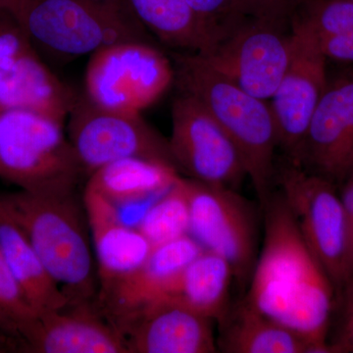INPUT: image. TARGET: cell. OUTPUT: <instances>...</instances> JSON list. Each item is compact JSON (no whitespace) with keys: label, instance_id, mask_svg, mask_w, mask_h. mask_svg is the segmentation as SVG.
<instances>
[{"label":"cell","instance_id":"cell-19","mask_svg":"<svg viewBox=\"0 0 353 353\" xmlns=\"http://www.w3.org/2000/svg\"><path fill=\"white\" fill-rule=\"evenodd\" d=\"M0 252L37 314L61 310L68 297L53 280L31 241L9 212L0 194Z\"/></svg>","mask_w":353,"mask_h":353},{"label":"cell","instance_id":"cell-29","mask_svg":"<svg viewBox=\"0 0 353 353\" xmlns=\"http://www.w3.org/2000/svg\"><path fill=\"white\" fill-rule=\"evenodd\" d=\"M316 41L326 58L341 61H353V32L323 37L316 39Z\"/></svg>","mask_w":353,"mask_h":353},{"label":"cell","instance_id":"cell-4","mask_svg":"<svg viewBox=\"0 0 353 353\" xmlns=\"http://www.w3.org/2000/svg\"><path fill=\"white\" fill-rule=\"evenodd\" d=\"M83 176L63 121L23 109L0 112L2 180L32 194H68Z\"/></svg>","mask_w":353,"mask_h":353},{"label":"cell","instance_id":"cell-30","mask_svg":"<svg viewBox=\"0 0 353 353\" xmlns=\"http://www.w3.org/2000/svg\"><path fill=\"white\" fill-rule=\"evenodd\" d=\"M341 199L345 208V219H347V246L345 279L347 283L353 280V172L350 174Z\"/></svg>","mask_w":353,"mask_h":353},{"label":"cell","instance_id":"cell-36","mask_svg":"<svg viewBox=\"0 0 353 353\" xmlns=\"http://www.w3.org/2000/svg\"><path fill=\"white\" fill-rule=\"evenodd\" d=\"M0 330H1V331L6 332V331H4L3 327H2L1 323H0ZM7 334H8V333H7Z\"/></svg>","mask_w":353,"mask_h":353},{"label":"cell","instance_id":"cell-9","mask_svg":"<svg viewBox=\"0 0 353 353\" xmlns=\"http://www.w3.org/2000/svg\"><path fill=\"white\" fill-rule=\"evenodd\" d=\"M78 97L44 63L17 16L0 8V112L23 109L64 122Z\"/></svg>","mask_w":353,"mask_h":353},{"label":"cell","instance_id":"cell-35","mask_svg":"<svg viewBox=\"0 0 353 353\" xmlns=\"http://www.w3.org/2000/svg\"><path fill=\"white\" fill-rule=\"evenodd\" d=\"M290 2H292V4H294V6L296 7L299 6V4H301V2L303 1V0H290Z\"/></svg>","mask_w":353,"mask_h":353},{"label":"cell","instance_id":"cell-5","mask_svg":"<svg viewBox=\"0 0 353 353\" xmlns=\"http://www.w3.org/2000/svg\"><path fill=\"white\" fill-rule=\"evenodd\" d=\"M21 25L39 50L77 58L125 41H146L145 29L128 4L94 0H24Z\"/></svg>","mask_w":353,"mask_h":353},{"label":"cell","instance_id":"cell-8","mask_svg":"<svg viewBox=\"0 0 353 353\" xmlns=\"http://www.w3.org/2000/svg\"><path fill=\"white\" fill-rule=\"evenodd\" d=\"M68 117V138L88 178L104 165L126 158L175 167L168 141L141 113L101 108L83 94L79 95Z\"/></svg>","mask_w":353,"mask_h":353},{"label":"cell","instance_id":"cell-23","mask_svg":"<svg viewBox=\"0 0 353 353\" xmlns=\"http://www.w3.org/2000/svg\"><path fill=\"white\" fill-rule=\"evenodd\" d=\"M233 279L227 260L204 250L188 265L162 299H173L220 323L232 306L230 287Z\"/></svg>","mask_w":353,"mask_h":353},{"label":"cell","instance_id":"cell-15","mask_svg":"<svg viewBox=\"0 0 353 353\" xmlns=\"http://www.w3.org/2000/svg\"><path fill=\"white\" fill-rule=\"evenodd\" d=\"M129 353L217 352L212 320L173 299L139 309L118 329Z\"/></svg>","mask_w":353,"mask_h":353},{"label":"cell","instance_id":"cell-22","mask_svg":"<svg viewBox=\"0 0 353 353\" xmlns=\"http://www.w3.org/2000/svg\"><path fill=\"white\" fill-rule=\"evenodd\" d=\"M145 29L161 43L189 53L208 52L219 38L185 0H126Z\"/></svg>","mask_w":353,"mask_h":353},{"label":"cell","instance_id":"cell-24","mask_svg":"<svg viewBox=\"0 0 353 353\" xmlns=\"http://www.w3.org/2000/svg\"><path fill=\"white\" fill-rule=\"evenodd\" d=\"M137 228L153 248L189 234L190 206L185 178L180 176L153 202Z\"/></svg>","mask_w":353,"mask_h":353},{"label":"cell","instance_id":"cell-20","mask_svg":"<svg viewBox=\"0 0 353 353\" xmlns=\"http://www.w3.org/2000/svg\"><path fill=\"white\" fill-rule=\"evenodd\" d=\"M180 178L173 165L143 158H126L101 167L88 176L85 189L116 208L155 201Z\"/></svg>","mask_w":353,"mask_h":353},{"label":"cell","instance_id":"cell-32","mask_svg":"<svg viewBox=\"0 0 353 353\" xmlns=\"http://www.w3.org/2000/svg\"><path fill=\"white\" fill-rule=\"evenodd\" d=\"M345 347L353 350V284L350 289L347 304V321L345 333Z\"/></svg>","mask_w":353,"mask_h":353},{"label":"cell","instance_id":"cell-3","mask_svg":"<svg viewBox=\"0 0 353 353\" xmlns=\"http://www.w3.org/2000/svg\"><path fill=\"white\" fill-rule=\"evenodd\" d=\"M175 81L214 116L240 152L260 204L273 194L277 126L271 105L208 66L196 53L176 54Z\"/></svg>","mask_w":353,"mask_h":353},{"label":"cell","instance_id":"cell-28","mask_svg":"<svg viewBox=\"0 0 353 353\" xmlns=\"http://www.w3.org/2000/svg\"><path fill=\"white\" fill-rule=\"evenodd\" d=\"M248 17L283 23L296 10L290 0H240Z\"/></svg>","mask_w":353,"mask_h":353},{"label":"cell","instance_id":"cell-6","mask_svg":"<svg viewBox=\"0 0 353 353\" xmlns=\"http://www.w3.org/2000/svg\"><path fill=\"white\" fill-rule=\"evenodd\" d=\"M175 81L170 60L148 41L115 43L92 54L85 74V94L95 105L141 113Z\"/></svg>","mask_w":353,"mask_h":353},{"label":"cell","instance_id":"cell-16","mask_svg":"<svg viewBox=\"0 0 353 353\" xmlns=\"http://www.w3.org/2000/svg\"><path fill=\"white\" fill-rule=\"evenodd\" d=\"M22 341L30 353H129L124 336L92 305L38 315Z\"/></svg>","mask_w":353,"mask_h":353},{"label":"cell","instance_id":"cell-27","mask_svg":"<svg viewBox=\"0 0 353 353\" xmlns=\"http://www.w3.org/2000/svg\"><path fill=\"white\" fill-rule=\"evenodd\" d=\"M194 12L222 39L248 17L240 0H185Z\"/></svg>","mask_w":353,"mask_h":353},{"label":"cell","instance_id":"cell-7","mask_svg":"<svg viewBox=\"0 0 353 353\" xmlns=\"http://www.w3.org/2000/svg\"><path fill=\"white\" fill-rule=\"evenodd\" d=\"M190 206L189 234L206 252L231 265L234 278L245 285L259 259L254 209L236 190L185 179Z\"/></svg>","mask_w":353,"mask_h":353},{"label":"cell","instance_id":"cell-21","mask_svg":"<svg viewBox=\"0 0 353 353\" xmlns=\"http://www.w3.org/2000/svg\"><path fill=\"white\" fill-rule=\"evenodd\" d=\"M218 324V345L224 352H313L307 341L265 316L246 299L232 304L224 319Z\"/></svg>","mask_w":353,"mask_h":353},{"label":"cell","instance_id":"cell-18","mask_svg":"<svg viewBox=\"0 0 353 353\" xmlns=\"http://www.w3.org/2000/svg\"><path fill=\"white\" fill-rule=\"evenodd\" d=\"M82 196L97 262L99 289L138 270L153 246L138 228L127 226L118 208L105 199L87 189Z\"/></svg>","mask_w":353,"mask_h":353},{"label":"cell","instance_id":"cell-31","mask_svg":"<svg viewBox=\"0 0 353 353\" xmlns=\"http://www.w3.org/2000/svg\"><path fill=\"white\" fill-rule=\"evenodd\" d=\"M4 352H24V345L17 336L0 330V353Z\"/></svg>","mask_w":353,"mask_h":353},{"label":"cell","instance_id":"cell-14","mask_svg":"<svg viewBox=\"0 0 353 353\" xmlns=\"http://www.w3.org/2000/svg\"><path fill=\"white\" fill-rule=\"evenodd\" d=\"M203 252L190 234L155 246L138 270L99 288L95 311L119 329L139 309L162 299L188 265Z\"/></svg>","mask_w":353,"mask_h":353},{"label":"cell","instance_id":"cell-11","mask_svg":"<svg viewBox=\"0 0 353 353\" xmlns=\"http://www.w3.org/2000/svg\"><path fill=\"white\" fill-rule=\"evenodd\" d=\"M278 178L282 196L311 252L334 284L347 283V219L341 196L329 179L310 175L292 161Z\"/></svg>","mask_w":353,"mask_h":353},{"label":"cell","instance_id":"cell-12","mask_svg":"<svg viewBox=\"0 0 353 353\" xmlns=\"http://www.w3.org/2000/svg\"><path fill=\"white\" fill-rule=\"evenodd\" d=\"M281 23L245 19L204 54L210 68L259 99H272L289 66L292 34Z\"/></svg>","mask_w":353,"mask_h":353},{"label":"cell","instance_id":"cell-13","mask_svg":"<svg viewBox=\"0 0 353 353\" xmlns=\"http://www.w3.org/2000/svg\"><path fill=\"white\" fill-rule=\"evenodd\" d=\"M289 66L272 97L279 145L301 164L309 125L327 88L326 60L314 37L292 26Z\"/></svg>","mask_w":353,"mask_h":353},{"label":"cell","instance_id":"cell-33","mask_svg":"<svg viewBox=\"0 0 353 353\" xmlns=\"http://www.w3.org/2000/svg\"><path fill=\"white\" fill-rule=\"evenodd\" d=\"M24 0H0V8L8 9L13 13H17Z\"/></svg>","mask_w":353,"mask_h":353},{"label":"cell","instance_id":"cell-17","mask_svg":"<svg viewBox=\"0 0 353 353\" xmlns=\"http://www.w3.org/2000/svg\"><path fill=\"white\" fill-rule=\"evenodd\" d=\"M321 176L341 180L353 172V81L327 88L309 125L303 157Z\"/></svg>","mask_w":353,"mask_h":353},{"label":"cell","instance_id":"cell-10","mask_svg":"<svg viewBox=\"0 0 353 353\" xmlns=\"http://www.w3.org/2000/svg\"><path fill=\"white\" fill-rule=\"evenodd\" d=\"M168 143L176 170L190 179L236 190L248 176L233 141L208 109L185 92L173 102Z\"/></svg>","mask_w":353,"mask_h":353},{"label":"cell","instance_id":"cell-2","mask_svg":"<svg viewBox=\"0 0 353 353\" xmlns=\"http://www.w3.org/2000/svg\"><path fill=\"white\" fill-rule=\"evenodd\" d=\"M1 196L43 266L68 297V306L92 305L99 279L87 213L78 190L32 194L21 190Z\"/></svg>","mask_w":353,"mask_h":353},{"label":"cell","instance_id":"cell-26","mask_svg":"<svg viewBox=\"0 0 353 353\" xmlns=\"http://www.w3.org/2000/svg\"><path fill=\"white\" fill-rule=\"evenodd\" d=\"M38 317L0 252V323L6 333L22 341L23 334Z\"/></svg>","mask_w":353,"mask_h":353},{"label":"cell","instance_id":"cell-1","mask_svg":"<svg viewBox=\"0 0 353 353\" xmlns=\"http://www.w3.org/2000/svg\"><path fill=\"white\" fill-rule=\"evenodd\" d=\"M262 210L263 245L246 299L307 341L313 352H332L327 334L333 282L304 240L282 194H272Z\"/></svg>","mask_w":353,"mask_h":353},{"label":"cell","instance_id":"cell-25","mask_svg":"<svg viewBox=\"0 0 353 353\" xmlns=\"http://www.w3.org/2000/svg\"><path fill=\"white\" fill-rule=\"evenodd\" d=\"M292 22L314 38L353 32V0H303Z\"/></svg>","mask_w":353,"mask_h":353},{"label":"cell","instance_id":"cell-34","mask_svg":"<svg viewBox=\"0 0 353 353\" xmlns=\"http://www.w3.org/2000/svg\"><path fill=\"white\" fill-rule=\"evenodd\" d=\"M94 1L103 2V3L127 4L126 0H94Z\"/></svg>","mask_w":353,"mask_h":353}]
</instances>
